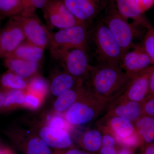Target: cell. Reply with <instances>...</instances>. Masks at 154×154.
<instances>
[{
    "mask_svg": "<svg viewBox=\"0 0 154 154\" xmlns=\"http://www.w3.org/2000/svg\"><path fill=\"white\" fill-rule=\"evenodd\" d=\"M49 0H22L23 12L22 14H30L36 13L38 9H42Z\"/></svg>",
    "mask_w": 154,
    "mask_h": 154,
    "instance_id": "cell-29",
    "label": "cell"
},
{
    "mask_svg": "<svg viewBox=\"0 0 154 154\" xmlns=\"http://www.w3.org/2000/svg\"><path fill=\"white\" fill-rule=\"evenodd\" d=\"M144 13L154 5V0H134Z\"/></svg>",
    "mask_w": 154,
    "mask_h": 154,
    "instance_id": "cell-34",
    "label": "cell"
},
{
    "mask_svg": "<svg viewBox=\"0 0 154 154\" xmlns=\"http://www.w3.org/2000/svg\"><path fill=\"white\" fill-rule=\"evenodd\" d=\"M107 116H116L134 122L143 115L142 103L131 101L120 96L110 103Z\"/></svg>",
    "mask_w": 154,
    "mask_h": 154,
    "instance_id": "cell-13",
    "label": "cell"
},
{
    "mask_svg": "<svg viewBox=\"0 0 154 154\" xmlns=\"http://www.w3.org/2000/svg\"><path fill=\"white\" fill-rule=\"evenodd\" d=\"M13 18L20 25L26 41L45 49L49 44V29L43 24L36 13L22 14Z\"/></svg>",
    "mask_w": 154,
    "mask_h": 154,
    "instance_id": "cell-8",
    "label": "cell"
},
{
    "mask_svg": "<svg viewBox=\"0 0 154 154\" xmlns=\"http://www.w3.org/2000/svg\"><path fill=\"white\" fill-rule=\"evenodd\" d=\"M22 12V0H0V22L7 17L11 18Z\"/></svg>",
    "mask_w": 154,
    "mask_h": 154,
    "instance_id": "cell-24",
    "label": "cell"
},
{
    "mask_svg": "<svg viewBox=\"0 0 154 154\" xmlns=\"http://www.w3.org/2000/svg\"><path fill=\"white\" fill-rule=\"evenodd\" d=\"M84 82L57 96L54 104V109L58 113H64L78 100L92 91L90 84Z\"/></svg>",
    "mask_w": 154,
    "mask_h": 154,
    "instance_id": "cell-16",
    "label": "cell"
},
{
    "mask_svg": "<svg viewBox=\"0 0 154 154\" xmlns=\"http://www.w3.org/2000/svg\"><path fill=\"white\" fill-rule=\"evenodd\" d=\"M59 154H94L86 151H83L73 147L65 150H57Z\"/></svg>",
    "mask_w": 154,
    "mask_h": 154,
    "instance_id": "cell-36",
    "label": "cell"
},
{
    "mask_svg": "<svg viewBox=\"0 0 154 154\" xmlns=\"http://www.w3.org/2000/svg\"><path fill=\"white\" fill-rule=\"evenodd\" d=\"M123 54L120 67L131 79L154 65L151 58L139 45H135Z\"/></svg>",
    "mask_w": 154,
    "mask_h": 154,
    "instance_id": "cell-11",
    "label": "cell"
},
{
    "mask_svg": "<svg viewBox=\"0 0 154 154\" xmlns=\"http://www.w3.org/2000/svg\"><path fill=\"white\" fill-rule=\"evenodd\" d=\"M154 65L133 78L124 93L125 99L143 103L147 99L149 92V78Z\"/></svg>",
    "mask_w": 154,
    "mask_h": 154,
    "instance_id": "cell-14",
    "label": "cell"
},
{
    "mask_svg": "<svg viewBox=\"0 0 154 154\" xmlns=\"http://www.w3.org/2000/svg\"><path fill=\"white\" fill-rule=\"evenodd\" d=\"M25 40L20 25L11 17L0 30V57H6Z\"/></svg>",
    "mask_w": 154,
    "mask_h": 154,
    "instance_id": "cell-12",
    "label": "cell"
},
{
    "mask_svg": "<svg viewBox=\"0 0 154 154\" xmlns=\"http://www.w3.org/2000/svg\"><path fill=\"white\" fill-rule=\"evenodd\" d=\"M26 91L24 90H8L6 95L4 107H8L16 105H23Z\"/></svg>",
    "mask_w": 154,
    "mask_h": 154,
    "instance_id": "cell-26",
    "label": "cell"
},
{
    "mask_svg": "<svg viewBox=\"0 0 154 154\" xmlns=\"http://www.w3.org/2000/svg\"><path fill=\"white\" fill-rule=\"evenodd\" d=\"M89 26L81 24L53 32L49 29V44L50 51L56 49L81 48L86 50L90 33Z\"/></svg>",
    "mask_w": 154,
    "mask_h": 154,
    "instance_id": "cell-7",
    "label": "cell"
},
{
    "mask_svg": "<svg viewBox=\"0 0 154 154\" xmlns=\"http://www.w3.org/2000/svg\"><path fill=\"white\" fill-rule=\"evenodd\" d=\"M119 149L118 146H102L99 152V154H117Z\"/></svg>",
    "mask_w": 154,
    "mask_h": 154,
    "instance_id": "cell-35",
    "label": "cell"
},
{
    "mask_svg": "<svg viewBox=\"0 0 154 154\" xmlns=\"http://www.w3.org/2000/svg\"><path fill=\"white\" fill-rule=\"evenodd\" d=\"M142 105L143 115L154 117V96L148 98Z\"/></svg>",
    "mask_w": 154,
    "mask_h": 154,
    "instance_id": "cell-33",
    "label": "cell"
},
{
    "mask_svg": "<svg viewBox=\"0 0 154 154\" xmlns=\"http://www.w3.org/2000/svg\"><path fill=\"white\" fill-rule=\"evenodd\" d=\"M98 126L113 135L120 146L133 149L140 147L134 123L128 119L105 115L99 121Z\"/></svg>",
    "mask_w": 154,
    "mask_h": 154,
    "instance_id": "cell-5",
    "label": "cell"
},
{
    "mask_svg": "<svg viewBox=\"0 0 154 154\" xmlns=\"http://www.w3.org/2000/svg\"><path fill=\"white\" fill-rule=\"evenodd\" d=\"M140 147L154 142V126L139 137Z\"/></svg>",
    "mask_w": 154,
    "mask_h": 154,
    "instance_id": "cell-32",
    "label": "cell"
},
{
    "mask_svg": "<svg viewBox=\"0 0 154 154\" xmlns=\"http://www.w3.org/2000/svg\"><path fill=\"white\" fill-rule=\"evenodd\" d=\"M152 96H154V66L150 76L149 92L148 98Z\"/></svg>",
    "mask_w": 154,
    "mask_h": 154,
    "instance_id": "cell-38",
    "label": "cell"
},
{
    "mask_svg": "<svg viewBox=\"0 0 154 154\" xmlns=\"http://www.w3.org/2000/svg\"><path fill=\"white\" fill-rule=\"evenodd\" d=\"M76 18L84 24H89L109 4V0H62Z\"/></svg>",
    "mask_w": 154,
    "mask_h": 154,
    "instance_id": "cell-10",
    "label": "cell"
},
{
    "mask_svg": "<svg viewBox=\"0 0 154 154\" xmlns=\"http://www.w3.org/2000/svg\"><path fill=\"white\" fill-rule=\"evenodd\" d=\"M107 105L91 91L63 113V117L70 125L87 124L95 120Z\"/></svg>",
    "mask_w": 154,
    "mask_h": 154,
    "instance_id": "cell-4",
    "label": "cell"
},
{
    "mask_svg": "<svg viewBox=\"0 0 154 154\" xmlns=\"http://www.w3.org/2000/svg\"><path fill=\"white\" fill-rule=\"evenodd\" d=\"M69 125H70L67 122L63 116L59 115L53 116L48 122L47 124V126L53 128L66 130L67 131L69 129Z\"/></svg>",
    "mask_w": 154,
    "mask_h": 154,
    "instance_id": "cell-31",
    "label": "cell"
},
{
    "mask_svg": "<svg viewBox=\"0 0 154 154\" xmlns=\"http://www.w3.org/2000/svg\"><path fill=\"white\" fill-rule=\"evenodd\" d=\"M1 22H0V30H1ZM1 58V57H0Z\"/></svg>",
    "mask_w": 154,
    "mask_h": 154,
    "instance_id": "cell-43",
    "label": "cell"
},
{
    "mask_svg": "<svg viewBox=\"0 0 154 154\" xmlns=\"http://www.w3.org/2000/svg\"><path fill=\"white\" fill-rule=\"evenodd\" d=\"M89 78L93 93L107 105L121 96L132 79L120 67L103 63L91 65Z\"/></svg>",
    "mask_w": 154,
    "mask_h": 154,
    "instance_id": "cell-1",
    "label": "cell"
},
{
    "mask_svg": "<svg viewBox=\"0 0 154 154\" xmlns=\"http://www.w3.org/2000/svg\"><path fill=\"white\" fill-rule=\"evenodd\" d=\"M106 14L102 22L107 25L120 47L125 53L132 48L134 40L141 34V27L136 23H129L119 13L114 0H109L105 9Z\"/></svg>",
    "mask_w": 154,
    "mask_h": 154,
    "instance_id": "cell-2",
    "label": "cell"
},
{
    "mask_svg": "<svg viewBox=\"0 0 154 154\" xmlns=\"http://www.w3.org/2000/svg\"><path fill=\"white\" fill-rule=\"evenodd\" d=\"M84 82L85 81L75 78L65 71L54 77L50 85V89L52 95L57 97Z\"/></svg>",
    "mask_w": 154,
    "mask_h": 154,
    "instance_id": "cell-19",
    "label": "cell"
},
{
    "mask_svg": "<svg viewBox=\"0 0 154 154\" xmlns=\"http://www.w3.org/2000/svg\"><path fill=\"white\" fill-rule=\"evenodd\" d=\"M138 137L154 126V117L149 116H142L134 122Z\"/></svg>",
    "mask_w": 154,
    "mask_h": 154,
    "instance_id": "cell-28",
    "label": "cell"
},
{
    "mask_svg": "<svg viewBox=\"0 0 154 154\" xmlns=\"http://www.w3.org/2000/svg\"><path fill=\"white\" fill-rule=\"evenodd\" d=\"M151 58L154 63V27L147 29L141 44L139 45Z\"/></svg>",
    "mask_w": 154,
    "mask_h": 154,
    "instance_id": "cell-27",
    "label": "cell"
},
{
    "mask_svg": "<svg viewBox=\"0 0 154 154\" xmlns=\"http://www.w3.org/2000/svg\"><path fill=\"white\" fill-rule=\"evenodd\" d=\"M55 154H59V152L58 151H57L55 153Z\"/></svg>",
    "mask_w": 154,
    "mask_h": 154,
    "instance_id": "cell-42",
    "label": "cell"
},
{
    "mask_svg": "<svg viewBox=\"0 0 154 154\" xmlns=\"http://www.w3.org/2000/svg\"><path fill=\"white\" fill-rule=\"evenodd\" d=\"M116 9L122 16L127 20L147 29L152 27L151 24L134 0H114Z\"/></svg>",
    "mask_w": 154,
    "mask_h": 154,
    "instance_id": "cell-17",
    "label": "cell"
},
{
    "mask_svg": "<svg viewBox=\"0 0 154 154\" xmlns=\"http://www.w3.org/2000/svg\"><path fill=\"white\" fill-rule=\"evenodd\" d=\"M1 83L3 87L8 90L25 91L28 86V82L24 78L9 71L2 76Z\"/></svg>",
    "mask_w": 154,
    "mask_h": 154,
    "instance_id": "cell-23",
    "label": "cell"
},
{
    "mask_svg": "<svg viewBox=\"0 0 154 154\" xmlns=\"http://www.w3.org/2000/svg\"><path fill=\"white\" fill-rule=\"evenodd\" d=\"M5 94L0 92V108L4 106L5 101Z\"/></svg>",
    "mask_w": 154,
    "mask_h": 154,
    "instance_id": "cell-40",
    "label": "cell"
},
{
    "mask_svg": "<svg viewBox=\"0 0 154 154\" xmlns=\"http://www.w3.org/2000/svg\"><path fill=\"white\" fill-rule=\"evenodd\" d=\"M54 59L62 65L65 71L85 81L89 77L90 67L86 50L81 48L56 49L51 51Z\"/></svg>",
    "mask_w": 154,
    "mask_h": 154,
    "instance_id": "cell-6",
    "label": "cell"
},
{
    "mask_svg": "<svg viewBox=\"0 0 154 154\" xmlns=\"http://www.w3.org/2000/svg\"><path fill=\"white\" fill-rule=\"evenodd\" d=\"M92 36L99 63L120 67L125 52L107 25L99 22L93 29Z\"/></svg>",
    "mask_w": 154,
    "mask_h": 154,
    "instance_id": "cell-3",
    "label": "cell"
},
{
    "mask_svg": "<svg viewBox=\"0 0 154 154\" xmlns=\"http://www.w3.org/2000/svg\"><path fill=\"white\" fill-rule=\"evenodd\" d=\"M38 136L51 148L62 150L73 147L71 137L66 130L46 125L40 128Z\"/></svg>",
    "mask_w": 154,
    "mask_h": 154,
    "instance_id": "cell-15",
    "label": "cell"
},
{
    "mask_svg": "<svg viewBox=\"0 0 154 154\" xmlns=\"http://www.w3.org/2000/svg\"><path fill=\"white\" fill-rule=\"evenodd\" d=\"M140 154H154V142L140 147Z\"/></svg>",
    "mask_w": 154,
    "mask_h": 154,
    "instance_id": "cell-37",
    "label": "cell"
},
{
    "mask_svg": "<svg viewBox=\"0 0 154 154\" xmlns=\"http://www.w3.org/2000/svg\"><path fill=\"white\" fill-rule=\"evenodd\" d=\"M49 85L45 79L41 76L32 77L28 82L26 92L36 94L43 99L48 93Z\"/></svg>",
    "mask_w": 154,
    "mask_h": 154,
    "instance_id": "cell-25",
    "label": "cell"
},
{
    "mask_svg": "<svg viewBox=\"0 0 154 154\" xmlns=\"http://www.w3.org/2000/svg\"><path fill=\"white\" fill-rule=\"evenodd\" d=\"M42 99L41 97L36 94L26 92L23 105L30 109H37L41 105Z\"/></svg>",
    "mask_w": 154,
    "mask_h": 154,
    "instance_id": "cell-30",
    "label": "cell"
},
{
    "mask_svg": "<svg viewBox=\"0 0 154 154\" xmlns=\"http://www.w3.org/2000/svg\"><path fill=\"white\" fill-rule=\"evenodd\" d=\"M42 10L50 30L54 28L61 30L84 24L72 14L62 0H49Z\"/></svg>",
    "mask_w": 154,
    "mask_h": 154,
    "instance_id": "cell-9",
    "label": "cell"
},
{
    "mask_svg": "<svg viewBox=\"0 0 154 154\" xmlns=\"http://www.w3.org/2000/svg\"><path fill=\"white\" fill-rule=\"evenodd\" d=\"M0 154H11L9 152L7 151L2 150H0Z\"/></svg>",
    "mask_w": 154,
    "mask_h": 154,
    "instance_id": "cell-41",
    "label": "cell"
},
{
    "mask_svg": "<svg viewBox=\"0 0 154 154\" xmlns=\"http://www.w3.org/2000/svg\"><path fill=\"white\" fill-rule=\"evenodd\" d=\"M102 133L99 128L86 131L80 139V145L86 152H99L102 146Z\"/></svg>",
    "mask_w": 154,
    "mask_h": 154,
    "instance_id": "cell-21",
    "label": "cell"
},
{
    "mask_svg": "<svg viewBox=\"0 0 154 154\" xmlns=\"http://www.w3.org/2000/svg\"><path fill=\"white\" fill-rule=\"evenodd\" d=\"M134 150L125 147H121L119 149L117 154H134Z\"/></svg>",
    "mask_w": 154,
    "mask_h": 154,
    "instance_id": "cell-39",
    "label": "cell"
},
{
    "mask_svg": "<svg viewBox=\"0 0 154 154\" xmlns=\"http://www.w3.org/2000/svg\"><path fill=\"white\" fill-rule=\"evenodd\" d=\"M22 148L25 154H52L51 148L38 136L25 139Z\"/></svg>",
    "mask_w": 154,
    "mask_h": 154,
    "instance_id": "cell-22",
    "label": "cell"
},
{
    "mask_svg": "<svg viewBox=\"0 0 154 154\" xmlns=\"http://www.w3.org/2000/svg\"><path fill=\"white\" fill-rule=\"evenodd\" d=\"M5 64L9 71L25 79H30L37 75L40 63L25 60L17 58H5Z\"/></svg>",
    "mask_w": 154,
    "mask_h": 154,
    "instance_id": "cell-18",
    "label": "cell"
},
{
    "mask_svg": "<svg viewBox=\"0 0 154 154\" xmlns=\"http://www.w3.org/2000/svg\"><path fill=\"white\" fill-rule=\"evenodd\" d=\"M45 49L28 41H24L13 52L6 56L40 63L44 55Z\"/></svg>",
    "mask_w": 154,
    "mask_h": 154,
    "instance_id": "cell-20",
    "label": "cell"
}]
</instances>
